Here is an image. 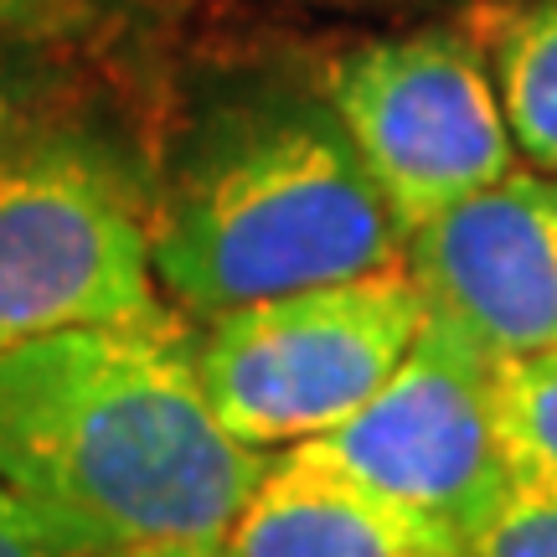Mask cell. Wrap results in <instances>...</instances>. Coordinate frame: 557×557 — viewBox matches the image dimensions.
<instances>
[{"mask_svg":"<svg viewBox=\"0 0 557 557\" xmlns=\"http://www.w3.org/2000/svg\"><path fill=\"white\" fill-rule=\"evenodd\" d=\"M259 475L160 305L0 357V485L73 557L222 547Z\"/></svg>","mask_w":557,"mask_h":557,"instance_id":"obj_1","label":"cell"},{"mask_svg":"<svg viewBox=\"0 0 557 557\" xmlns=\"http://www.w3.org/2000/svg\"><path fill=\"white\" fill-rule=\"evenodd\" d=\"M403 222L331 109L253 103L222 114L150 212V263L176 305L227 315L310 284L393 269Z\"/></svg>","mask_w":557,"mask_h":557,"instance_id":"obj_2","label":"cell"},{"mask_svg":"<svg viewBox=\"0 0 557 557\" xmlns=\"http://www.w3.org/2000/svg\"><path fill=\"white\" fill-rule=\"evenodd\" d=\"M156 305L135 165L94 129L47 124L0 165V357Z\"/></svg>","mask_w":557,"mask_h":557,"instance_id":"obj_3","label":"cell"},{"mask_svg":"<svg viewBox=\"0 0 557 557\" xmlns=\"http://www.w3.org/2000/svg\"><path fill=\"white\" fill-rule=\"evenodd\" d=\"M429 299L408 269L310 284L212 320L197 341L201 387L248 449H295L331 434L393 377Z\"/></svg>","mask_w":557,"mask_h":557,"instance_id":"obj_4","label":"cell"},{"mask_svg":"<svg viewBox=\"0 0 557 557\" xmlns=\"http://www.w3.org/2000/svg\"><path fill=\"white\" fill-rule=\"evenodd\" d=\"M496 367L485 346L429 310L393 377L295 455L465 537L511 485L496 434Z\"/></svg>","mask_w":557,"mask_h":557,"instance_id":"obj_5","label":"cell"},{"mask_svg":"<svg viewBox=\"0 0 557 557\" xmlns=\"http://www.w3.org/2000/svg\"><path fill=\"white\" fill-rule=\"evenodd\" d=\"M331 114L403 233L511 171L496 83L449 32L382 37L331 73Z\"/></svg>","mask_w":557,"mask_h":557,"instance_id":"obj_6","label":"cell"},{"mask_svg":"<svg viewBox=\"0 0 557 557\" xmlns=\"http://www.w3.org/2000/svg\"><path fill=\"white\" fill-rule=\"evenodd\" d=\"M408 274L438 320L496 361L557 346V186L506 171L408 233Z\"/></svg>","mask_w":557,"mask_h":557,"instance_id":"obj_7","label":"cell"},{"mask_svg":"<svg viewBox=\"0 0 557 557\" xmlns=\"http://www.w3.org/2000/svg\"><path fill=\"white\" fill-rule=\"evenodd\" d=\"M222 557H465V537L357 480L289 455L263 465Z\"/></svg>","mask_w":557,"mask_h":557,"instance_id":"obj_8","label":"cell"},{"mask_svg":"<svg viewBox=\"0 0 557 557\" xmlns=\"http://www.w3.org/2000/svg\"><path fill=\"white\" fill-rule=\"evenodd\" d=\"M496 99L511 145L557 171V0H532L511 16L496 47Z\"/></svg>","mask_w":557,"mask_h":557,"instance_id":"obj_9","label":"cell"},{"mask_svg":"<svg viewBox=\"0 0 557 557\" xmlns=\"http://www.w3.org/2000/svg\"><path fill=\"white\" fill-rule=\"evenodd\" d=\"M496 434L517 485H557V346L496 367Z\"/></svg>","mask_w":557,"mask_h":557,"instance_id":"obj_10","label":"cell"},{"mask_svg":"<svg viewBox=\"0 0 557 557\" xmlns=\"http://www.w3.org/2000/svg\"><path fill=\"white\" fill-rule=\"evenodd\" d=\"M465 557H557V485H506L465 532Z\"/></svg>","mask_w":557,"mask_h":557,"instance_id":"obj_11","label":"cell"},{"mask_svg":"<svg viewBox=\"0 0 557 557\" xmlns=\"http://www.w3.org/2000/svg\"><path fill=\"white\" fill-rule=\"evenodd\" d=\"M52 120V73L26 41H0V165Z\"/></svg>","mask_w":557,"mask_h":557,"instance_id":"obj_12","label":"cell"},{"mask_svg":"<svg viewBox=\"0 0 557 557\" xmlns=\"http://www.w3.org/2000/svg\"><path fill=\"white\" fill-rule=\"evenodd\" d=\"M124 0H0V41L83 37L120 11Z\"/></svg>","mask_w":557,"mask_h":557,"instance_id":"obj_13","label":"cell"},{"mask_svg":"<svg viewBox=\"0 0 557 557\" xmlns=\"http://www.w3.org/2000/svg\"><path fill=\"white\" fill-rule=\"evenodd\" d=\"M0 557H73V553L0 485Z\"/></svg>","mask_w":557,"mask_h":557,"instance_id":"obj_14","label":"cell"},{"mask_svg":"<svg viewBox=\"0 0 557 557\" xmlns=\"http://www.w3.org/2000/svg\"><path fill=\"white\" fill-rule=\"evenodd\" d=\"M99 557H222L218 547H129V553H99Z\"/></svg>","mask_w":557,"mask_h":557,"instance_id":"obj_15","label":"cell"}]
</instances>
